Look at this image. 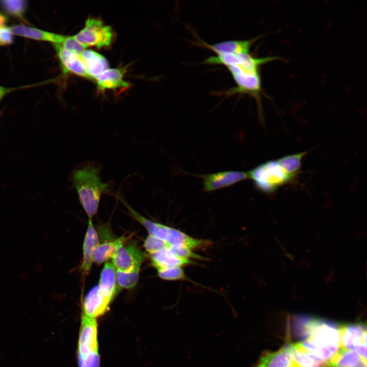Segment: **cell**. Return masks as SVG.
<instances>
[{"label": "cell", "instance_id": "obj_1", "mask_svg": "<svg viewBox=\"0 0 367 367\" xmlns=\"http://www.w3.org/2000/svg\"><path fill=\"white\" fill-rule=\"evenodd\" d=\"M101 169L98 164L89 162L75 168L71 174L73 187L89 219L97 213L103 193L108 192L109 184L103 182L99 176Z\"/></svg>", "mask_w": 367, "mask_h": 367}, {"label": "cell", "instance_id": "obj_2", "mask_svg": "<svg viewBox=\"0 0 367 367\" xmlns=\"http://www.w3.org/2000/svg\"><path fill=\"white\" fill-rule=\"evenodd\" d=\"M339 327L320 320L302 345L324 364L336 352L339 346Z\"/></svg>", "mask_w": 367, "mask_h": 367}, {"label": "cell", "instance_id": "obj_3", "mask_svg": "<svg viewBox=\"0 0 367 367\" xmlns=\"http://www.w3.org/2000/svg\"><path fill=\"white\" fill-rule=\"evenodd\" d=\"M248 177L260 192L270 194L292 182L296 177L286 173L276 160L261 163L248 172Z\"/></svg>", "mask_w": 367, "mask_h": 367}, {"label": "cell", "instance_id": "obj_4", "mask_svg": "<svg viewBox=\"0 0 367 367\" xmlns=\"http://www.w3.org/2000/svg\"><path fill=\"white\" fill-rule=\"evenodd\" d=\"M97 328L96 319L82 314L77 347L78 367L99 366Z\"/></svg>", "mask_w": 367, "mask_h": 367}, {"label": "cell", "instance_id": "obj_5", "mask_svg": "<svg viewBox=\"0 0 367 367\" xmlns=\"http://www.w3.org/2000/svg\"><path fill=\"white\" fill-rule=\"evenodd\" d=\"M125 205L130 215L146 228L149 234L171 245L183 246L192 250L207 243L205 241L192 238L178 229L150 221L139 214L127 203Z\"/></svg>", "mask_w": 367, "mask_h": 367}, {"label": "cell", "instance_id": "obj_6", "mask_svg": "<svg viewBox=\"0 0 367 367\" xmlns=\"http://www.w3.org/2000/svg\"><path fill=\"white\" fill-rule=\"evenodd\" d=\"M261 65H230L226 67L234 80L237 87L227 91V95L247 94L254 97L258 109L261 110L260 93L262 90L260 68Z\"/></svg>", "mask_w": 367, "mask_h": 367}, {"label": "cell", "instance_id": "obj_7", "mask_svg": "<svg viewBox=\"0 0 367 367\" xmlns=\"http://www.w3.org/2000/svg\"><path fill=\"white\" fill-rule=\"evenodd\" d=\"M85 47L95 46L98 48L110 45L113 34L111 27L94 18H88L85 27L73 36Z\"/></svg>", "mask_w": 367, "mask_h": 367}, {"label": "cell", "instance_id": "obj_8", "mask_svg": "<svg viewBox=\"0 0 367 367\" xmlns=\"http://www.w3.org/2000/svg\"><path fill=\"white\" fill-rule=\"evenodd\" d=\"M112 263L116 270L129 272L140 269L145 254L134 242L123 245L112 256Z\"/></svg>", "mask_w": 367, "mask_h": 367}, {"label": "cell", "instance_id": "obj_9", "mask_svg": "<svg viewBox=\"0 0 367 367\" xmlns=\"http://www.w3.org/2000/svg\"><path fill=\"white\" fill-rule=\"evenodd\" d=\"M339 346L357 352L366 349L365 324L357 323L339 327Z\"/></svg>", "mask_w": 367, "mask_h": 367}, {"label": "cell", "instance_id": "obj_10", "mask_svg": "<svg viewBox=\"0 0 367 367\" xmlns=\"http://www.w3.org/2000/svg\"><path fill=\"white\" fill-rule=\"evenodd\" d=\"M203 180V190L213 192L232 186L248 177V172L240 171H225L199 176Z\"/></svg>", "mask_w": 367, "mask_h": 367}, {"label": "cell", "instance_id": "obj_11", "mask_svg": "<svg viewBox=\"0 0 367 367\" xmlns=\"http://www.w3.org/2000/svg\"><path fill=\"white\" fill-rule=\"evenodd\" d=\"M61 67L65 73H72L93 80L87 73L80 56L64 49L61 45L54 44Z\"/></svg>", "mask_w": 367, "mask_h": 367}, {"label": "cell", "instance_id": "obj_12", "mask_svg": "<svg viewBox=\"0 0 367 367\" xmlns=\"http://www.w3.org/2000/svg\"><path fill=\"white\" fill-rule=\"evenodd\" d=\"M110 305V304L101 295L97 285L86 295L83 302L82 314L96 319L104 314Z\"/></svg>", "mask_w": 367, "mask_h": 367}, {"label": "cell", "instance_id": "obj_13", "mask_svg": "<svg viewBox=\"0 0 367 367\" xmlns=\"http://www.w3.org/2000/svg\"><path fill=\"white\" fill-rule=\"evenodd\" d=\"M254 367H301L284 346L275 352H263Z\"/></svg>", "mask_w": 367, "mask_h": 367}, {"label": "cell", "instance_id": "obj_14", "mask_svg": "<svg viewBox=\"0 0 367 367\" xmlns=\"http://www.w3.org/2000/svg\"><path fill=\"white\" fill-rule=\"evenodd\" d=\"M324 367H366V359L355 350L339 348Z\"/></svg>", "mask_w": 367, "mask_h": 367}, {"label": "cell", "instance_id": "obj_15", "mask_svg": "<svg viewBox=\"0 0 367 367\" xmlns=\"http://www.w3.org/2000/svg\"><path fill=\"white\" fill-rule=\"evenodd\" d=\"M125 73V69L108 68L97 75L94 81L97 84L98 89L101 91L127 88L130 86V84L123 80Z\"/></svg>", "mask_w": 367, "mask_h": 367}, {"label": "cell", "instance_id": "obj_16", "mask_svg": "<svg viewBox=\"0 0 367 367\" xmlns=\"http://www.w3.org/2000/svg\"><path fill=\"white\" fill-rule=\"evenodd\" d=\"M98 286L102 297L111 304L118 290L116 269L112 262L105 263L100 274Z\"/></svg>", "mask_w": 367, "mask_h": 367}, {"label": "cell", "instance_id": "obj_17", "mask_svg": "<svg viewBox=\"0 0 367 367\" xmlns=\"http://www.w3.org/2000/svg\"><path fill=\"white\" fill-rule=\"evenodd\" d=\"M98 245L99 239L97 231L93 225L92 219H89L83 247V257L81 269L83 275L86 276L89 273L93 262V254Z\"/></svg>", "mask_w": 367, "mask_h": 367}, {"label": "cell", "instance_id": "obj_18", "mask_svg": "<svg viewBox=\"0 0 367 367\" xmlns=\"http://www.w3.org/2000/svg\"><path fill=\"white\" fill-rule=\"evenodd\" d=\"M257 38L250 40H228L209 44L201 41L203 46L218 54H248L250 49Z\"/></svg>", "mask_w": 367, "mask_h": 367}, {"label": "cell", "instance_id": "obj_19", "mask_svg": "<svg viewBox=\"0 0 367 367\" xmlns=\"http://www.w3.org/2000/svg\"><path fill=\"white\" fill-rule=\"evenodd\" d=\"M13 34L37 40L45 41L62 45L66 36L50 33L24 25H14L11 28Z\"/></svg>", "mask_w": 367, "mask_h": 367}, {"label": "cell", "instance_id": "obj_20", "mask_svg": "<svg viewBox=\"0 0 367 367\" xmlns=\"http://www.w3.org/2000/svg\"><path fill=\"white\" fill-rule=\"evenodd\" d=\"M79 56L93 81L109 68L106 58L94 50L86 49Z\"/></svg>", "mask_w": 367, "mask_h": 367}, {"label": "cell", "instance_id": "obj_21", "mask_svg": "<svg viewBox=\"0 0 367 367\" xmlns=\"http://www.w3.org/2000/svg\"><path fill=\"white\" fill-rule=\"evenodd\" d=\"M150 256L153 266L157 270L171 267H181L191 263V259L177 256L168 249L150 253Z\"/></svg>", "mask_w": 367, "mask_h": 367}, {"label": "cell", "instance_id": "obj_22", "mask_svg": "<svg viewBox=\"0 0 367 367\" xmlns=\"http://www.w3.org/2000/svg\"><path fill=\"white\" fill-rule=\"evenodd\" d=\"M285 347L301 367H322L323 363L313 356L301 343L289 344Z\"/></svg>", "mask_w": 367, "mask_h": 367}, {"label": "cell", "instance_id": "obj_23", "mask_svg": "<svg viewBox=\"0 0 367 367\" xmlns=\"http://www.w3.org/2000/svg\"><path fill=\"white\" fill-rule=\"evenodd\" d=\"M125 240L124 237H121L113 241L105 242L99 244L95 249L92 261L97 264H100L114 255L116 251L123 245Z\"/></svg>", "mask_w": 367, "mask_h": 367}, {"label": "cell", "instance_id": "obj_24", "mask_svg": "<svg viewBox=\"0 0 367 367\" xmlns=\"http://www.w3.org/2000/svg\"><path fill=\"white\" fill-rule=\"evenodd\" d=\"M306 151L289 154L277 160L279 165L288 174L296 177L302 166V160L306 154Z\"/></svg>", "mask_w": 367, "mask_h": 367}, {"label": "cell", "instance_id": "obj_25", "mask_svg": "<svg viewBox=\"0 0 367 367\" xmlns=\"http://www.w3.org/2000/svg\"><path fill=\"white\" fill-rule=\"evenodd\" d=\"M0 6L9 14L24 19L27 2L23 0L0 1Z\"/></svg>", "mask_w": 367, "mask_h": 367}, {"label": "cell", "instance_id": "obj_26", "mask_svg": "<svg viewBox=\"0 0 367 367\" xmlns=\"http://www.w3.org/2000/svg\"><path fill=\"white\" fill-rule=\"evenodd\" d=\"M140 269H135L129 272L116 270V278L118 286L124 289L134 288L138 280Z\"/></svg>", "mask_w": 367, "mask_h": 367}, {"label": "cell", "instance_id": "obj_27", "mask_svg": "<svg viewBox=\"0 0 367 367\" xmlns=\"http://www.w3.org/2000/svg\"><path fill=\"white\" fill-rule=\"evenodd\" d=\"M170 244L149 234L144 241V246L149 253H152L164 249H168Z\"/></svg>", "mask_w": 367, "mask_h": 367}, {"label": "cell", "instance_id": "obj_28", "mask_svg": "<svg viewBox=\"0 0 367 367\" xmlns=\"http://www.w3.org/2000/svg\"><path fill=\"white\" fill-rule=\"evenodd\" d=\"M159 276L164 280H177L185 278L184 271L181 267H171L158 270Z\"/></svg>", "mask_w": 367, "mask_h": 367}, {"label": "cell", "instance_id": "obj_29", "mask_svg": "<svg viewBox=\"0 0 367 367\" xmlns=\"http://www.w3.org/2000/svg\"><path fill=\"white\" fill-rule=\"evenodd\" d=\"M169 250L173 254L181 258L203 259L204 258L192 251L190 249L183 246L170 245Z\"/></svg>", "mask_w": 367, "mask_h": 367}, {"label": "cell", "instance_id": "obj_30", "mask_svg": "<svg viewBox=\"0 0 367 367\" xmlns=\"http://www.w3.org/2000/svg\"><path fill=\"white\" fill-rule=\"evenodd\" d=\"M13 33L11 28L6 25L0 27V45L11 44L13 42Z\"/></svg>", "mask_w": 367, "mask_h": 367}, {"label": "cell", "instance_id": "obj_31", "mask_svg": "<svg viewBox=\"0 0 367 367\" xmlns=\"http://www.w3.org/2000/svg\"><path fill=\"white\" fill-rule=\"evenodd\" d=\"M12 89L7 88L0 86V101L4 97V96L10 92Z\"/></svg>", "mask_w": 367, "mask_h": 367}, {"label": "cell", "instance_id": "obj_32", "mask_svg": "<svg viewBox=\"0 0 367 367\" xmlns=\"http://www.w3.org/2000/svg\"><path fill=\"white\" fill-rule=\"evenodd\" d=\"M7 21V17L3 14L0 13V27L4 25Z\"/></svg>", "mask_w": 367, "mask_h": 367}]
</instances>
